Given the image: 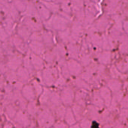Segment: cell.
<instances>
[{
  "mask_svg": "<svg viewBox=\"0 0 128 128\" xmlns=\"http://www.w3.org/2000/svg\"><path fill=\"white\" fill-rule=\"evenodd\" d=\"M92 128H99V124H97L96 122H94V123H93Z\"/></svg>",
  "mask_w": 128,
  "mask_h": 128,
  "instance_id": "obj_1",
  "label": "cell"
}]
</instances>
